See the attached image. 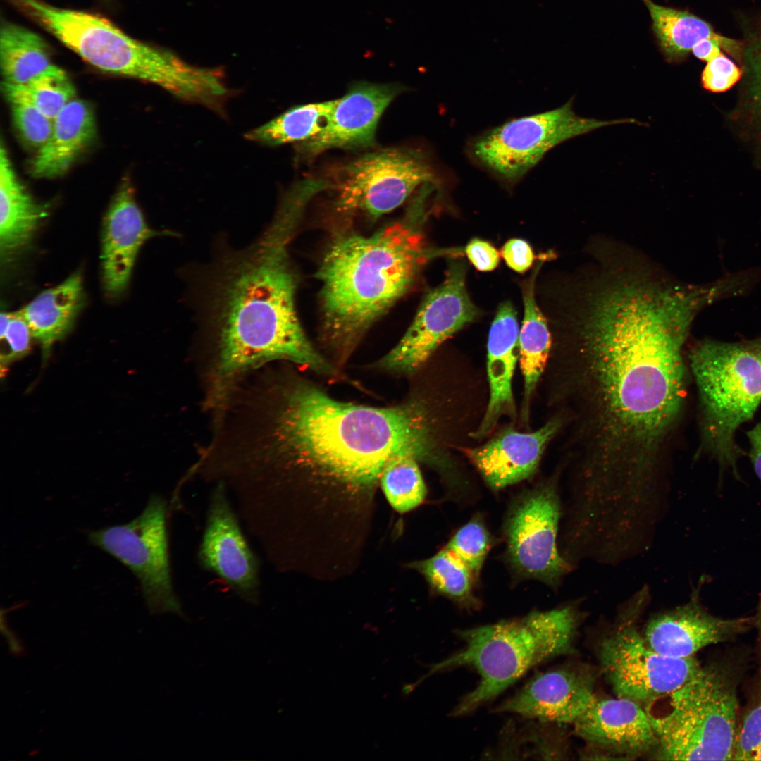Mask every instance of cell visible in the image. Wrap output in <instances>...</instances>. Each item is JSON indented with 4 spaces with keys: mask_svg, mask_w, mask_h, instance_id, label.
I'll return each mask as SVG.
<instances>
[{
    "mask_svg": "<svg viewBox=\"0 0 761 761\" xmlns=\"http://www.w3.org/2000/svg\"><path fill=\"white\" fill-rule=\"evenodd\" d=\"M698 310L686 289L638 275L607 280L586 297L573 380L591 446L583 467L595 478L655 479L684 402L683 347Z\"/></svg>",
    "mask_w": 761,
    "mask_h": 761,
    "instance_id": "6da1fadb",
    "label": "cell"
},
{
    "mask_svg": "<svg viewBox=\"0 0 761 761\" xmlns=\"http://www.w3.org/2000/svg\"><path fill=\"white\" fill-rule=\"evenodd\" d=\"M256 459L307 468L350 485L380 480L393 459L442 464L436 421L423 400L378 408L337 401L304 379L274 388Z\"/></svg>",
    "mask_w": 761,
    "mask_h": 761,
    "instance_id": "7a4b0ae2",
    "label": "cell"
},
{
    "mask_svg": "<svg viewBox=\"0 0 761 761\" xmlns=\"http://www.w3.org/2000/svg\"><path fill=\"white\" fill-rule=\"evenodd\" d=\"M295 233L269 225L253 245L225 259L213 280L207 302L215 345L206 400L210 408L223 407L243 373L270 361L334 372L297 316V277L288 254Z\"/></svg>",
    "mask_w": 761,
    "mask_h": 761,
    "instance_id": "3957f363",
    "label": "cell"
},
{
    "mask_svg": "<svg viewBox=\"0 0 761 761\" xmlns=\"http://www.w3.org/2000/svg\"><path fill=\"white\" fill-rule=\"evenodd\" d=\"M433 190V185H423L400 219L374 233H338L328 246L317 273L322 336L338 361L343 363L372 324L410 290L426 264L462 253L426 242Z\"/></svg>",
    "mask_w": 761,
    "mask_h": 761,
    "instance_id": "277c9868",
    "label": "cell"
},
{
    "mask_svg": "<svg viewBox=\"0 0 761 761\" xmlns=\"http://www.w3.org/2000/svg\"><path fill=\"white\" fill-rule=\"evenodd\" d=\"M15 1L97 69L151 82L181 100L206 107L218 96L221 82L216 69L191 66L168 51L131 37L98 15L39 0Z\"/></svg>",
    "mask_w": 761,
    "mask_h": 761,
    "instance_id": "5b68a950",
    "label": "cell"
},
{
    "mask_svg": "<svg viewBox=\"0 0 761 761\" xmlns=\"http://www.w3.org/2000/svg\"><path fill=\"white\" fill-rule=\"evenodd\" d=\"M579 614L571 605L495 624L458 631L463 647L430 666L417 682L445 671L467 667L480 676L476 687L454 709L463 716L490 701L528 670L553 657L569 653Z\"/></svg>",
    "mask_w": 761,
    "mask_h": 761,
    "instance_id": "8992f818",
    "label": "cell"
},
{
    "mask_svg": "<svg viewBox=\"0 0 761 761\" xmlns=\"http://www.w3.org/2000/svg\"><path fill=\"white\" fill-rule=\"evenodd\" d=\"M689 363L699 397L700 452L739 478L743 452L735 435L761 404V364L752 342L702 340L691 350Z\"/></svg>",
    "mask_w": 761,
    "mask_h": 761,
    "instance_id": "52a82bcc",
    "label": "cell"
},
{
    "mask_svg": "<svg viewBox=\"0 0 761 761\" xmlns=\"http://www.w3.org/2000/svg\"><path fill=\"white\" fill-rule=\"evenodd\" d=\"M738 672L727 662L701 667L669 695L663 715L648 712L667 760H732L738 726Z\"/></svg>",
    "mask_w": 761,
    "mask_h": 761,
    "instance_id": "ba28073f",
    "label": "cell"
},
{
    "mask_svg": "<svg viewBox=\"0 0 761 761\" xmlns=\"http://www.w3.org/2000/svg\"><path fill=\"white\" fill-rule=\"evenodd\" d=\"M434 170L423 153L409 148H385L357 157L337 170L327 191L333 208L344 216L372 220L401 206L426 184H435Z\"/></svg>",
    "mask_w": 761,
    "mask_h": 761,
    "instance_id": "9c48e42d",
    "label": "cell"
},
{
    "mask_svg": "<svg viewBox=\"0 0 761 761\" xmlns=\"http://www.w3.org/2000/svg\"><path fill=\"white\" fill-rule=\"evenodd\" d=\"M571 101L545 112L510 120L475 138L474 159L500 180L514 183L555 146L595 129L635 119L600 120L577 116Z\"/></svg>",
    "mask_w": 761,
    "mask_h": 761,
    "instance_id": "30bf717a",
    "label": "cell"
},
{
    "mask_svg": "<svg viewBox=\"0 0 761 761\" xmlns=\"http://www.w3.org/2000/svg\"><path fill=\"white\" fill-rule=\"evenodd\" d=\"M166 502L149 497L142 513L132 521L90 531L89 541L126 566L137 579L153 614L184 615L174 592L166 531Z\"/></svg>",
    "mask_w": 761,
    "mask_h": 761,
    "instance_id": "8fae6325",
    "label": "cell"
},
{
    "mask_svg": "<svg viewBox=\"0 0 761 761\" xmlns=\"http://www.w3.org/2000/svg\"><path fill=\"white\" fill-rule=\"evenodd\" d=\"M560 501L549 481L524 492L511 507L505 523L507 557L524 578L557 586L570 569L557 545Z\"/></svg>",
    "mask_w": 761,
    "mask_h": 761,
    "instance_id": "7c38bea8",
    "label": "cell"
},
{
    "mask_svg": "<svg viewBox=\"0 0 761 761\" xmlns=\"http://www.w3.org/2000/svg\"><path fill=\"white\" fill-rule=\"evenodd\" d=\"M600 657L617 697L641 705L669 696L702 667L694 656L674 658L657 652L631 626H622L605 638Z\"/></svg>",
    "mask_w": 761,
    "mask_h": 761,
    "instance_id": "4fadbf2b",
    "label": "cell"
},
{
    "mask_svg": "<svg viewBox=\"0 0 761 761\" xmlns=\"http://www.w3.org/2000/svg\"><path fill=\"white\" fill-rule=\"evenodd\" d=\"M466 276L465 262L452 259L443 281L426 295L412 324L378 367L415 372L445 340L476 319L478 310L468 295Z\"/></svg>",
    "mask_w": 761,
    "mask_h": 761,
    "instance_id": "5bb4252c",
    "label": "cell"
},
{
    "mask_svg": "<svg viewBox=\"0 0 761 761\" xmlns=\"http://www.w3.org/2000/svg\"><path fill=\"white\" fill-rule=\"evenodd\" d=\"M198 557L204 569L224 581L240 598L259 602L258 561L242 532L223 481L210 497Z\"/></svg>",
    "mask_w": 761,
    "mask_h": 761,
    "instance_id": "9a60e30c",
    "label": "cell"
},
{
    "mask_svg": "<svg viewBox=\"0 0 761 761\" xmlns=\"http://www.w3.org/2000/svg\"><path fill=\"white\" fill-rule=\"evenodd\" d=\"M399 85L359 82L340 98L322 130L298 143L297 152L305 158L333 149H359L375 143L378 121L388 106L399 94Z\"/></svg>",
    "mask_w": 761,
    "mask_h": 761,
    "instance_id": "2e32d148",
    "label": "cell"
},
{
    "mask_svg": "<svg viewBox=\"0 0 761 761\" xmlns=\"http://www.w3.org/2000/svg\"><path fill=\"white\" fill-rule=\"evenodd\" d=\"M698 594L695 591L688 603L650 620L643 636L649 647L669 657H688L708 645L733 640L756 622V617L714 616L701 606Z\"/></svg>",
    "mask_w": 761,
    "mask_h": 761,
    "instance_id": "e0dca14e",
    "label": "cell"
},
{
    "mask_svg": "<svg viewBox=\"0 0 761 761\" xmlns=\"http://www.w3.org/2000/svg\"><path fill=\"white\" fill-rule=\"evenodd\" d=\"M165 233L151 229L138 206L129 181H123L111 202L103 221L101 269L108 295H120L126 289L142 245Z\"/></svg>",
    "mask_w": 761,
    "mask_h": 761,
    "instance_id": "ac0fdd59",
    "label": "cell"
},
{
    "mask_svg": "<svg viewBox=\"0 0 761 761\" xmlns=\"http://www.w3.org/2000/svg\"><path fill=\"white\" fill-rule=\"evenodd\" d=\"M596 698L579 674L558 669L538 674L495 710L542 722L573 724Z\"/></svg>",
    "mask_w": 761,
    "mask_h": 761,
    "instance_id": "d6986e66",
    "label": "cell"
},
{
    "mask_svg": "<svg viewBox=\"0 0 761 761\" xmlns=\"http://www.w3.org/2000/svg\"><path fill=\"white\" fill-rule=\"evenodd\" d=\"M562 425L551 419L529 433L507 428L483 445L465 452L486 483L501 489L530 477L536 470L547 444Z\"/></svg>",
    "mask_w": 761,
    "mask_h": 761,
    "instance_id": "ffe728a7",
    "label": "cell"
},
{
    "mask_svg": "<svg viewBox=\"0 0 761 761\" xmlns=\"http://www.w3.org/2000/svg\"><path fill=\"white\" fill-rule=\"evenodd\" d=\"M576 734L590 744L626 755L657 745L648 712L629 699H598L573 723Z\"/></svg>",
    "mask_w": 761,
    "mask_h": 761,
    "instance_id": "44dd1931",
    "label": "cell"
},
{
    "mask_svg": "<svg viewBox=\"0 0 761 761\" xmlns=\"http://www.w3.org/2000/svg\"><path fill=\"white\" fill-rule=\"evenodd\" d=\"M516 310L509 301L500 304L490 326L487 344L489 399L485 414L471 436H487L504 416L514 417L516 409L512 378L519 357L520 328Z\"/></svg>",
    "mask_w": 761,
    "mask_h": 761,
    "instance_id": "7402d4cb",
    "label": "cell"
},
{
    "mask_svg": "<svg viewBox=\"0 0 761 761\" xmlns=\"http://www.w3.org/2000/svg\"><path fill=\"white\" fill-rule=\"evenodd\" d=\"M95 133L92 109L82 100L73 99L55 118L51 136L37 149L31 163L32 175L38 178L63 175L93 140Z\"/></svg>",
    "mask_w": 761,
    "mask_h": 761,
    "instance_id": "603a6c76",
    "label": "cell"
},
{
    "mask_svg": "<svg viewBox=\"0 0 761 761\" xmlns=\"http://www.w3.org/2000/svg\"><path fill=\"white\" fill-rule=\"evenodd\" d=\"M84 304L82 279L77 271L47 289L19 310L41 345L45 363L53 345L70 330Z\"/></svg>",
    "mask_w": 761,
    "mask_h": 761,
    "instance_id": "cb8c5ba5",
    "label": "cell"
},
{
    "mask_svg": "<svg viewBox=\"0 0 761 761\" xmlns=\"http://www.w3.org/2000/svg\"><path fill=\"white\" fill-rule=\"evenodd\" d=\"M46 208L38 204L18 178L6 148H0V249L9 257L30 243Z\"/></svg>",
    "mask_w": 761,
    "mask_h": 761,
    "instance_id": "d4e9b609",
    "label": "cell"
},
{
    "mask_svg": "<svg viewBox=\"0 0 761 761\" xmlns=\"http://www.w3.org/2000/svg\"><path fill=\"white\" fill-rule=\"evenodd\" d=\"M549 254H542L522 287L524 317L519 330V360L524 378L523 416L528 412L531 396L546 367L551 348L547 322L535 297L537 274Z\"/></svg>",
    "mask_w": 761,
    "mask_h": 761,
    "instance_id": "484cf974",
    "label": "cell"
},
{
    "mask_svg": "<svg viewBox=\"0 0 761 761\" xmlns=\"http://www.w3.org/2000/svg\"><path fill=\"white\" fill-rule=\"evenodd\" d=\"M0 66L4 82L24 85L58 70L44 40L19 25L6 22L0 30Z\"/></svg>",
    "mask_w": 761,
    "mask_h": 761,
    "instance_id": "4316f807",
    "label": "cell"
},
{
    "mask_svg": "<svg viewBox=\"0 0 761 761\" xmlns=\"http://www.w3.org/2000/svg\"><path fill=\"white\" fill-rule=\"evenodd\" d=\"M648 8L661 51L671 62L683 60L707 39L724 40L710 23L688 11L641 0Z\"/></svg>",
    "mask_w": 761,
    "mask_h": 761,
    "instance_id": "83f0119b",
    "label": "cell"
},
{
    "mask_svg": "<svg viewBox=\"0 0 761 761\" xmlns=\"http://www.w3.org/2000/svg\"><path fill=\"white\" fill-rule=\"evenodd\" d=\"M336 99L298 105L248 132L247 140L267 146L306 141L325 125Z\"/></svg>",
    "mask_w": 761,
    "mask_h": 761,
    "instance_id": "f1b7e54d",
    "label": "cell"
},
{
    "mask_svg": "<svg viewBox=\"0 0 761 761\" xmlns=\"http://www.w3.org/2000/svg\"><path fill=\"white\" fill-rule=\"evenodd\" d=\"M435 591L467 608L478 602L473 594L475 578L470 569L446 548L433 557L412 564Z\"/></svg>",
    "mask_w": 761,
    "mask_h": 761,
    "instance_id": "f546056e",
    "label": "cell"
},
{
    "mask_svg": "<svg viewBox=\"0 0 761 761\" xmlns=\"http://www.w3.org/2000/svg\"><path fill=\"white\" fill-rule=\"evenodd\" d=\"M2 88L8 101L28 102L52 120L75 96L73 83L61 68L24 85L3 82Z\"/></svg>",
    "mask_w": 761,
    "mask_h": 761,
    "instance_id": "4dcf8cb0",
    "label": "cell"
},
{
    "mask_svg": "<svg viewBox=\"0 0 761 761\" xmlns=\"http://www.w3.org/2000/svg\"><path fill=\"white\" fill-rule=\"evenodd\" d=\"M417 462L410 456L396 457L386 465L380 478L388 501L400 513L419 506L426 495Z\"/></svg>",
    "mask_w": 761,
    "mask_h": 761,
    "instance_id": "1f68e13d",
    "label": "cell"
},
{
    "mask_svg": "<svg viewBox=\"0 0 761 761\" xmlns=\"http://www.w3.org/2000/svg\"><path fill=\"white\" fill-rule=\"evenodd\" d=\"M490 547L487 530L478 520L473 519L455 533L445 548L459 559L476 578Z\"/></svg>",
    "mask_w": 761,
    "mask_h": 761,
    "instance_id": "d6a6232c",
    "label": "cell"
},
{
    "mask_svg": "<svg viewBox=\"0 0 761 761\" xmlns=\"http://www.w3.org/2000/svg\"><path fill=\"white\" fill-rule=\"evenodd\" d=\"M760 741L761 663L753 696L741 719L738 722L733 760H751L753 753Z\"/></svg>",
    "mask_w": 761,
    "mask_h": 761,
    "instance_id": "836d02e7",
    "label": "cell"
},
{
    "mask_svg": "<svg viewBox=\"0 0 761 761\" xmlns=\"http://www.w3.org/2000/svg\"><path fill=\"white\" fill-rule=\"evenodd\" d=\"M8 101L14 125L21 138L28 146L39 149L51 136L54 120L28 102Z\"/></svg>",
    "mask_w": 761,
    "mask_h": 761,
    "instance_id": "e575fe53",
    "label": "cell"
},
{
    "mask_svg": "<svg viewBox=\"0 0 761 761\" xmlns=\"http://www.w3.org/2000/svg\"><path fill=\"white\" fill-rule=\"evenodd\" d=\"M742 62L748 75L752 104L761 118V19L746 31Z\"/></svg>",
    "mask_w": 761,
    "mask_h": 761,
    "instance_id": "d590c367",
    "label": "cell"
},
{
    "mask_svg": "<svg viewBox=\"0 0 761 761\" xmlns=\"http://www.w3.org/2000/svg\"><path fill=\"white\" fill-rule=\"evenodd\" d=\"M743 69L726 54L714 57L705 63L701 74L703 88L714 93L731 89L742 78Z\"/></svg>",
    "mask_w": 761,
    "mask_h": 761,
    "instance_id": "8d00e7d4",
    "label": "cell"
},
{
    "mask_svg": "<svg viewBox=\"0 0 761 761\" xmlns=\"http://www.w3.org/2000/svg\"><path fill=\"white\" fill-rule=\"evenodd\" d=\"M32 337L30 327L20 311L11 312L7 329L1 339L5 340L8 347V351L1 354V371L13 361L29 353Z\"/></svg>",
    "mask_w": 761,
    "mask_h": 761,
    "instance_id": "74e56055",
    "label": "cell"
},
{
    "mask_svg": "<svg viewBox=\"0 0 761 761\" xmlns=\"http://www.w3.org/2000/svg\"><path fill=\"white\" fill-rule=\"evenodd\" d=\"M501 255L506 264L513 271L524 273L532 265L535 259L530 245L521 239H510L503 246Z\"/></svg>",
    "mask_w": 761,
    "mask_h": 761,
    "instance_id": "f35d334b",
    "label": "cell"
},
{
    "mask_svg": "<svg viewBox=\"0 0 761 761\" xmlns=\"http://www.w3.org/2000/svg\"><path fill=\"white\" fill-rule=\"evenodd\" d=\"M464 251L469 261L481 271L494 270L500 261L497 250L490 242L479 238L471 239Z\"/></svg>",
    "mask_w": 761,
    "mask_h": 761,
    "instance_id": "ab89813d",
    "label": "cell"
},
{
    "mask_svg": "<svg viewBox=\"0 0 761 761\" xmlns=\"http://www.w3.org/2000/svg\"><path fill=\"white\" fill-rule=\"evenodd\" d=\"M750 444L749 457L753 469L761 481V422L747 432Z\"/></svg>",
    "mask_w": 761,
    "mask_h": 761,
    "instance_id": "60d3db41",
    "label": "cell"
},
{
    "mask_svg": "<svg viewBox=\"0 0 761 761\" xmlns=\"http://www.w3.org/2000/svg\"><path fill=\"white\" fill-rule=\"evenodd\" d=\"M10 313L11 312H6V311H3V312L1 313V315H0V338L1 339H2L3 337L4 336L6 330L7 329L8 322H9V319H10Z\"/></svg>",
    "mask_w": 761,
    "mask_h": 761,
    "instance_id": "b9f144b4",
    "label": "cell"
},
{
    "mask_svg": "<svg viewBox=\"0 0 761 761\" xmlns=\"http://www.w3.org/2000/svg\"><path fill=\"white\" fill-rule=\"evenodd\" d=\"M751 342L761 364V337L751 340Z\"/></svg>",
    "mask_w": 761,
    "mask_h": 761,
    "instance_id": "7bdbcfd3",
    "label": "cell"
},
{
    "mask_svg": "<svg viewBox=\"0 0 761 761\" xmlns=\"http://www.w3.org/2000/svg\"><path fill=\"white\" fill-rule=\"evenodd\" d=\"M751 760H756V761L760 760V761H761V741L760 742L759 745L756 748V749H755V752L753 753V755L752 757Z\"/></svg>",
    "mask_w": 761,
    "mask_h": 761,
    "instance_id": "ee69618b",
    "label": "cell"
}]
</instances>
